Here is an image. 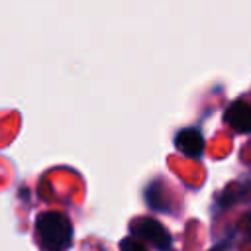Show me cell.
Here are the masks:
<instances>
[{"label": "cell", "instance_id": "277c9868", "mask_svg": "<svg viewBox=\"0 0 251 251\" xmlns=\"http://www.w3.org/2000/svg\"><path fill=\"white\" fill-rule=\"evenodd\" d=\"M224 120L235 131H239V133H251V106L247 102H241V100L233 102L226 110Z\"/></svg>", "mask_w": 251, "mask_h": 251}, {"label": "cell", "instance_id": "3957f363", "mask_svg": "<svg viewBox=\"0 0 251 251\" xmlns=\"http://www.w3.org/2000/svg\"><path fill=\"white\" fill-rule=\"evenodd\" d=\"M175 145L180 153L196 159L204 153V137L198 129L194 127H186V129H180L175 137Z\"/></svg>", "mask_w": 251, "mask_h": 251}, {"label": "cell", "instance_id": "6da1fadb", "mask_svg": "<svg viewBox=\"0 0 251 251\" xmlns=\"http://www.w3.org/2000/svg\"><path fill=\"white\" fill-rule=\"evenodd\" d=\"M35 235L41 251H67L73 241V224L65 212H41L35 218Z\"/></svg>", "mask_w": 251, "mask_h": 251}, {"label": "cell", "instance_id": "5b68a950", "mask_svg": "<svg viewBox=\"0 0 251 251\" xmlns=\"http://www.w3.org/2000/svg\"><path fill=\"white\" fill-rule=\"evenodd\" d=\"M120 251H147V249H145V245H143L139 239L127 237V239H122V243H120Z\"/></svg>", "mask_w": 251, "mask_h": 251}, {"label": "cell", "instance_id": "7a4b0ae2", "mask_svg": "<svg viewBox=\"0 0 251 251\" xmlns=\"http://www.w3.org/2000/svg\"><path fill=\"white\" fill-rule=\"evenodd\" d=\"M131 233L143 241L153 243L159 249H167L171 245V233L153 218H139L131 224Z\"/></svg>", "mask_w": 251, "mask_h": 251}]
</instances>
